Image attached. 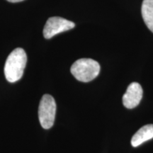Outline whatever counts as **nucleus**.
Masks as SVG:
<instances>
[{
	"label": "nucleus",
	"mask_w": 153,
	"mask_h": 153,
	"mask_svg": "<svg viewBox=\"0 0 153 153\" xmlns=\"http://www.w3.org/2000/svg\"><path fill=\"white\" fill-rule=\"evenodd\" d=\"M143 88L137 82H133L127 88L123 97V106L127 108H133L138 106L143 98Z\"/></svg>",
	"instance_id": "5"
},
{
	"label": "nucleus",
	"mask_w": 153,
	"mask_h": 153,
	"mask_svg": "<svg viewBox=\"0 0 153 153\" xmlns=\"http://www.w3.org/2000/svg\"><path fill=\"white\" fill-rule=\"evenodd\" d=\"M75 24L72 22L59 16L51 17L47 21L43 28V36L50 39L57 34L72 29Z\"/></svg>",
	"instance_id": "4"
},
{
	"label": "nucleus",
	"mask_w": 153,
	"mask_h": 153,
	"mask_svg": "<svg viewBox=\"0 0 153 153\" xmlns=\"http://www.w3.org/2000/svg\"><path fill=\"white\" fill-rule=\"evenodd\" d=\"M27 62V56L24 49H14L7 57L4 65V75L11 83L19 81L24 74Z\"/></svg>",
	"instance_id": "1"
},
{
	"label": "nucleus",
	"mask_w": 153,
	"mask_h": 153,
	"mask_svg": "<svg viewBox=\"0 0 153 153\" xmlns=\"http://www.w3.org/2000/svg\"><path fill=\"white\" fill-rule=\"evenodd\" d=\"M7 1H10V2L15 3V2H19V1H24V0H7Z\"/></svg>",
	"instance_id": "8"
},
{
	"label": "nucleus",
	"mask_w": 153,
	"mask_h": 153,
	"mask_svg": "<svg viewBox=\"0 0 153 153\" xmlns=\"http://www.w3.org/2000/svg\"><path fill=\"white\" fill-rule=\"evenodd\" d=\"M56 114V103L51 95L45 94L42 97L38 107V118L44 129L53 127Z\"/></svg>",
	"instance_id": "3"
},
{
	"label": "nucleus",
	"mask_w": 153,
	"mask_h": 153,
	"mask_svg": "<svg viewBox=\"0 0 153 153\" xmlns=\"http://www.w3.org/2000/svg\"><path fill=\"white\" fill-rule=\"evenodd\" d=\"M141 13L145 24L153 33V0H143Z\"/></svg>",
	"instance_id": "7"
},
{
	"label": "nucleus",
	"mask_w": 153,
	"mask_h": 153,
	"mask_svg": "<svg viewBox=\"0 0 153 153\" xmlns=\"http://www.w3.org/2000/svg\"><path fill=\"white\" fill-rule=\"evenodd\" d=\"M153 138V124L145 125L140 128L133 135L131 140V145L134 148L139 146L146 141Z\"/></svg>",
	"instance_id": "6"
},
{
	"label": "nucleus",
	"mask_w": 153,
	"mask_h": 153,
	"mask_svg": "<svg viewBox=\"0 0 153 153\" xmlns=\"http://www.w3.org/2000/svg\"><path fill=\"white\" fill-rule=\"evenodd\" d=\"M70 71L78 81L89 82L99 75L100 65L92 59L82 58L73 63Z\"/></svg>",
	"instance_id": "2"
}]
</instances>
